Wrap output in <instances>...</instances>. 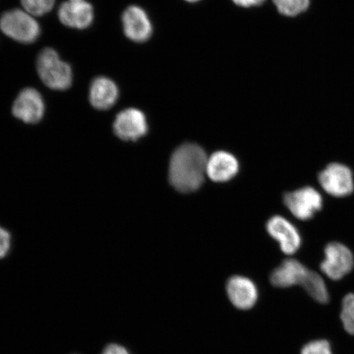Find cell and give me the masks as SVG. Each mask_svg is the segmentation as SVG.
<instances>
[{"mask_svg":"<svg viewBox=\"0 0 354 354\" xmlns=\"http://www.w3.org/2000/svg\"><path fill=\"white\" fill-rule=\"evenodd\" d=\"M277 10L286 17H296L306 11L310 0H273Z\"/></svg>","mask_w":354,"mask_h":354,"instance_id":"obj_17","label":"cell"},{"mask_svg":"<svg viewBox=\"0 0 354 354\" xmlns=\"http://www.w3.org/2000/svg\"><path fill=\"white\" fill-rule=\"evenodd\" d=\"M309 271L304 265L296 259H286L277 268L270 277L273 286L288 288L301 286Z\"/></svg>","mask_w":354,"mask_h":354,"instance_id":"obj_14","label":"cell"},{"mask_svg":"<svg viewBox=\"0 0 354 354\" xmlns=\"http://www.w3.org/2000/svg\"><path fill=\"white\" fill-rule=\"evenodd\" d=\"M324 253L325 259L321 263V270L331 280L339 281L352 271L354 257L351 250L343 243H329Z\"/></svg>","mask_w":354,"mask_h":354,"instance_id":"obj_4","label":"cell"},{"mask_svg":"<svg viewBox=\"0 0 354 354\" xmlns=\"http://www.w3.org/2000/svg\"><path fill=\"white\" fill-rule=\"evenodd\" d=\"M113 129L118 138L136 142L147 134V119L140 110L127 109L117 115Z\"/></svg>","mask_w":354,"mask_h":354,"instance_id":"obj_7","label":"cell"},{"mask_svg":"<svg viewBox=\"0 0 354 354\" xmlns=\"http://www.w3.org/2000/svg\"><path fill=\"white\" fill-rule=\"evenodd\" d=\"M21 3L26 12L41 17L52 10L55 0H21Z\"/></svg>","mask_w":354,"mask_h":354,"instance_id":"obj_19","label":"cell"},{"mask_svg":"<svg viewBox=\"0 0 354 354\" xmlns=\"http://www.w3.org/2000/svg\"><path fill=\"white\" fill-rule=\"evenodd\" d=\"M124 33L131 41L144 43L153 33V26L147 13L139 6H130L122 17Z\"/></svg>","mask_w":354,"mask_h":354,"instance_id":"obj_10","label":"cell"},{"mask_svg":"<svg viewBox=\"0 0 354 354\" xmlns=\"http://www.w3.org/2000/svg\"><path fill=\"white\" fill-rule=\"evenodd\" d=\"M12 115L28 124H37L44 113V104L41 94L33 88L20 92L12 105Z\"/></svg>","mask_w":354,"mask_h":354,"instance_id":"obj_8","label":"cell"},{"mask_svg":"<svg viewBox=\"0 0 354 354\" xmlns=\"http://www.w3.org/2000/svg\"><path fill=\"white\" fill-rule=\"evenodd\" d=\"M227 293L234 307L241 310L253 308L259 297L258 289L250 279L234 276L227 283Z\"/></svg>","mask_w":354,"mask_h":354,"instance_id":"obj_12","label":"cell"},{"mask_svg":"<svg viewBox=\"0 0 354 354\" xmlns=\"http://www.w3.org/2000/svg\"><path fill=\"white\" fill-rule=\"evenodd\" d=\"M321 187L334 197H345L353 192L354 180L351 168L342 163H330L318 176Z\"/></svg>","mask_w":354,"mask_h":354,"instance_id":"obj_6","label":"cell"},{"mask_svg":"<svg viewBox=\"0 0 354 354\" xmlns=\"http://www.w3.org/2000/svg\"><path fill=\"white\" fill-rule=\"evenodd\" d=\"M0 29L7 37L22 44H32L41 33L38 22L20 10L4 12L0 17Z\"/></svg>","mask_w":354,"mask_h":354,"instance_id":"obj_3","label":"cell"},{"mask_svg":"<svg viewBox=\"0 0 354 354\" xmlns=\"http://www.w3.org/2000/svg\"><path fill=\"white\" fill-rule=\"evenodd\" d=\"M70 354H80V353H70Z\"/></svg>","mask_w":354,"mask_h":354,"instance_id":"obj_25","label":"cell"},{"mask_svg":"<svg viewBox=\"0 0 354 354\" xmlns=\"http://www.w3.org/2000/svg\"><path fill=\"white\" fill-rule=\"evenodd\" d=\"M340 318L345 330L354 335V294L344 296Z\"/></svg>","mask_w":354,"mask_h":354,"instance_id":"obj_18","label":"cell"},{"mask_svg":"<svg viewBox=\"0 0 354 354\" xmlns=\"http://www.w3.org/2000/svg\"><path fill=\"white\" fill-rule=\"evenodd\" d=\"M207 157L201 146L185 143L172 153L168 179L171 187L180 193L196 192L205 181Z\"/></svg>","mask_w":354,"mask_h":354,"instance_id":"obj_1","label":"cell"},{"mask_svg":"<svg viewBox=\"0 0 354 354\" xmlns=\"http://www.w3.org/2000/svg\"><path fill=\"white\" fill-rule=\"evenodd\" d=\"M284 203L296 218L307 221L322 209L323 199L317 189L306 187L286 193Z\"/></svg>","mask_w":354,"mask_h":354,"instance_id":"obj_5","label":"cell"},{"mask_svg":"<svg viewBox=\"0 0 354 354\" xmlns=\"http://www.w3.org/2000/svg\"><path fill=\"white\" fill-rule=\"evenodd\" d=\"M12 247V236L10 232L0 225V260L6 258Z\"/></svg>","mask_w":354,"mask_h":354,"instance_id":"obj_21","label":"cell"},{"mask_svg":"<svg viewBox=\"0 0 354 354\" xmlns=\"http://www.w3.org/2000/svg\"><path fill=\"white\" fill-rule=\"evenodd\" d=\"M239 171V162L232 153L218 151L207 158L206 175L214 183H227Z\"/></svg>","mask_w":354,"mask_h":354,"instance_id":"obj_13","label":"cell"},{"mask_svg":"<svg viewBox=\"0 0 354 354\" xmlns=\"http://www.w3.org/2000/svg\"><path fill=\"white\" fill-rule=\"evenodd\" d=\"M100 354H131L127 348L117 342H110L102 348Z\"/></svg>","mask_w":354,"mask_h":354,"instance_id":"obj_22","label":"cell"},{"mask_svg":"<svg viewBox=\"0 0 354 354\" xmlns=\"http://www.w3.org/2000/svg\"><path fill=\"white\" fill-rule=\"evenodd\" d=\"M185 1L189 2V3H196L199 1V0H185Z\"/></svg>","mask_w":354,"mask_h":354,"instance_id":"obj_24","label":"cell"},{"mask_svg":"<svg viewBox=\"0 0 354 354\" xmlns=\"http://www.w3.org/2000/svg\"><path fill=\"white\" fill-rule=\"evenodd\" d=\"M270 236L279 243L283 253L293 255L301 246L300 234L290 221L281 216H274L266 225Z\"/></svg>","mask_w":354,"mask_h":354,"instance_id":"obj_9","label":"cell"},{"mask_svg":"<svg viewBox=\"0 0 354 354\" xmlns=\"http://www.w3.org/2000/svg\"><path fill=\"white\" fill-rule=\"evenodd\" d=\"M301 354H333L331 345L325 339L313 340L305 344Z\"/></svg>","mask_w":354,"mask_h":354,"instance_id":"obj_20","label":"cell"},{"mask_svg":"<svg viewBox=\"0 0 354 354\" xmlns=\"http://www.w3.org/2000/svg\"><path fill=\"white\" fill-rule=\"evenodd\" d=\"M238 6L243 8H250L259 6L265 0H232Z\"/></svg>","mask_w":354,"mask_h":354,"instance_id":"obj_23","label":"cell"},{"mask_svg":"<svg viewBox=\"0 0 354 354\" xmlns=\"http://www.w3.org/2000/svg\"><path fill=\"white\" fill-rule=\"evenodd\" d=\"M301 286H303L305 291L317 302L320 304L329 302L328 290L319 274L309 270Z\"/></svg>","mask_w":354,"mask_h":354,"instance_id":"obj_16","label":"cell"},{"mask_svg":"<svg viewBox=\"0 0 354 354\" xmlns=\"http://www.w3.org/2000/svg\"><path fill=\"white\" fill-rule=\"evenodd\" d=\"M37 71L44 85L52 90L66 91L72 86V68L69 64L61 61L53 48H46L39 53Z\"/></svg>","mask_w":354,"mask_h":354,"instance_id":"obj_2","label":"cell"},{"mask_svg":"<svg viewBox=\"0 0 354 354\" xmlns=\"http://www.w3.org/2000/svg\"><path fill=\"white\" fill-rule=\"evenodd\" d=\"M59 17L62 24L68 28L83 30L92 24L94 12L86 0H68L61 4Z\"/></svg>","mask_w":354,"mask_h":354,"instance_id":"obj_11","label":"cell"},{"mask_svg":"<svg viewBox=\"0 0 354 354\" xmlns=\"http://www.w3.org/2000/svg\"><path fill=\"white\" fill-rule=\"evenodd\" d=\"M118 88L112 80L97 77L90 88V102L93 107L104 111L113 107L118 99Z\"/></svg>","mask_w":354,"mask_h":354,"instance_id":"obj_15","label":"cell"}]
</instances>
